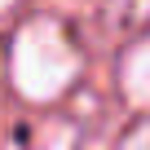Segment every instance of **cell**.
I'll list each match as a JSON object with an SVG mask.
<instances>
[{
	"mask_svg": "<svg viewBox=\"0 0 150 150\" xmlns=\"http://www.w3.org/2000/svg\"><path fill=\"white\" fill-rule=\"evenodd\" d=\"M80 71V53L71 49L66 31L49 18L27 22L13 35L9 49V75H13V88L27 102H53L66 93V84L75 80Z\"/></svg>",
	"mask_w": 150,
	"mask_h": 150,
	"instance_id": "1",
	"label": "cell"
},
{
	"mask_svg": "<svg viewBox=\"0 0 150 150\" xmlns=\"http://www.w3.org/2000/svg\"><path fill=\"white\" fill-rule=\"evenodd\" d=\"M119 88L132 106H150V40L132 44L119 66Z\"/></svg>",
	"mask_w": 150,
	"mask_h": 150,
	"instance_id": "2",
	"label": "cell"
},
{
	"mask_svg": "<svg viewBox=\"0 0 150 150\" xmlns=\"http://www.w3.org/2000/svg\"><path fill=\"white\" fill-rule=\"evenodd\" d=\"M124 150H150V124H146V128H137V132L128 137V146H124Z\"/></svg>",
	"mask_w": 150,
	"mask_h": 150,
	"instance_id": "3",
	"label": "cell"
}]
</instances>
